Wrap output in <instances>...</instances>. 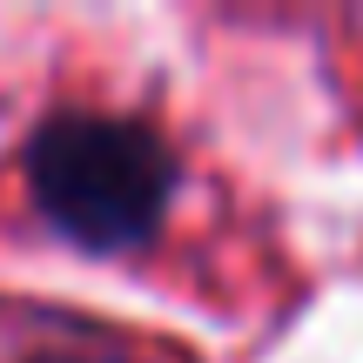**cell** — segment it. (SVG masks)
<instances>
[{"mask_svg":"<svg viewBox=\"0 0 363 363\" xmlns=\"http://www.w3.org/2000/svg\"><path fill=\"white\" fill-rule=\"evenodd\" d=\"M34 202L88 249H128L162 222L175 189L169 148L142 121L115 115H61L40 128L34 155Z\"/></svg>","mask_w":363,"mask_h":363,"instance_id":"obj_1","label":"cell"}]
</instances>
